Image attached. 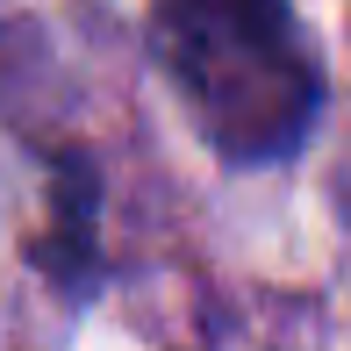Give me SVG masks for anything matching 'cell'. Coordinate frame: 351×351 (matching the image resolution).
<instances>
[{
    "instance_id": "6da1fadb",
    "label": "cell",
    "mask_w": 351,
    "mask_h": 351,
    "mask_svg": "<svg viewBox=\"0 0 351 351\" xmlns=\"http://www.w3.org/2000/svg\"><path fill=\"white\" fill-rule=\"evenodd\" d=\"M143 51L222 172H280L323 130L330 72L294 0H151Z\"/></svg>"
},
{
    "instance_id": "7a4b0ae2",
    "label": "cell",
    "mask_w": 351,
    "mask_h": 351,
    "mask_svg": "<svg viewBox=\"0 0 351 351\" xmlns=\"http://www.w3.org/2000/svg\"><path fill=\"white\" fill-rule=\"evenodd\" d=\"M108 180L101 165H93L86 143H58L51 158H43V222L36 237L22 244V258L43 273V287H51L65 308H86L93 294L108 287Z\"/></svg>"
}]
</instances>
